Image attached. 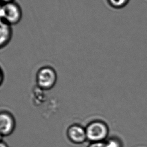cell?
Segmentation results:
<instances>
[{
  "label": "cell",
  "mask_w": 147,
  "mask_h": 147,
  "mask_svg": "<svg viewBox=\"0 0 147 147\" xmlns=\"http://www.w3.org/2000/svg\"><path fill=\"white\" fill-rule=\"evenodd\" d=\"M15 120L9 112L2 111L0 115V132L2 137L11 135L15 128Z\"/></svg>",
  "instance_id": "277c9868"
},
{
  "label": "cell",
  "mask_w": 147,
  "mask_h": 147,
  "mask_svg": "<svg viewBox=\"0 0 147 147\" xmlns=\"http://www.w3.org/2000/svg\"><path fill=\"white\" fill-rule=\"evenodd\" d=\"M109 5L115 9H122L129 4L130 0H107Z\"/></svg>",
  "instance_id": "52a82bcc"
},
{
  "label": "cell",
  "mask_w": 147,
  "mask_h": 147,
  "mask_svg": "<svg viewBox=\"0 0 147 147\" xmlns=\"http://www.w3.org/2000/svg\"><path fill=\"white\" fill-rule=\"evenodd\" d=\"M13 31L11 25L1 21L0 45L1 48L6 47L12 39Z\"/></svg>",
  "instance_id": "8992f818"
},
{
  "label": "cell",
  "mask_w": 147,
  "mask_h": 147,
  "mask_svg": "<svg viewBox=\"0 0 147 147\" xmlns=\"http://www.w3.org/2000/svg\"><path fill=\"white\" fill-rule=\"evenodd\" d=\"M57 79V74L53 68L45 66L41 68L36 74V82L40 89L47 90L55 85Z\"/></svg>",
  "instance_id": "7a4b0ae2"
},
{
  "label": "cell",
  "mask_w": 147,
  "mask_h": 147,
  "mask_svg": "<svg viewBox=\"0 0 147 147\" xmlns=\"http://www.w3.org/2000/svg\"><path fill=\"white\" fill-rule=\"evenodd\" d=\"M67 136L70 141L76 144H82L88 140L86 129L76 124L68 128Z\"/></svg>",
  "instance_id": "5b68a950"
},
{
  "label": "cell",
  "mask_w": 147,
  "mask_h": 147,
  "mask_svg": "<svg viewBox=\"0 0 147 147\" xmlns=\"http://www.w3.org/2000/svg\"><path fill=\"white\" fill-rule=\"evenodd\" d=\"M86 130L87 139L91 143L104 141L109 134L107 125L101 121H94L90 123Z\"/></svg>",
  "instance_id": "6da1fadb"
},
{
  "label": "cell",
  "mask_w": 147,
  "mask_h": 147,
  "mask_svg": "<svg viewBox=\"0 0 147 147\" xmlns=\"http://www.w3.org/2000/svg\"><path fill=\"white\" fill-rule=\"evenodd\" d=\"M105 143L107 147H123L121 142L116 138L109 139Z\"/></svg>",
  "instance_id": "ba28073f"
},
{
  "label": "cell",
  "mask_w": 147,
  "mask_h": 147,
  "mask_svg": "<svg viewBox=\"0 0 147 147\" xmlns=\"http://www.w3.org/2000/svg\"><path fill=\"white\" fill-rule=\"evenodd\" d=\"M0 147H8V146L5 142L1 140V144H0Z\"/></svg>",
  "instance_id": "30bf717a"
},
{
  "label": "cell",
  "mask_w": 147,
  "mask_h": 147,
  "mask_svg": "<svg viewBox=\"0 0 147 147\" xmlns=\"http://www.w3.org/2000/svg\"><path fill=\"white\" fill-rule=\"evenodd\" d=\"M1 1L5 2V3H9V2H12L13 0H1Z\"/></svg>",
  "instance_id": "8fae6325"
},
{
  "label": "cell",
  "mask_w": 147,
  "mask_h": 147,
  "mask_svg": "<svg viewBox=\"0 0 147 147\" xmlns=\"http://www.w3.org/2000/svg\"><path fill=\"white\" fill-rule=\"evenodd\" d=\"M88 147H107L105 141L97 142L90 143Z\"/></svg>",
  "instance_id": "9c48e42d"
},
{
  "label": "cell",
  "mask_w": 147,
  "mask_h": 147,
  "mask_svg": "<svg viewBox=\"0 0 147 147\" xmlns=\"http://www.w3.org/2000/svg\"><path fill=\"white\" fill-rule=\"evenodd\" d=\"M1 21L10 25L18 24L22 18V11L19 6L13 2H9L1 7Z\"/></svg>",
  "instance_id": "3957f363"
}]
</instances>
